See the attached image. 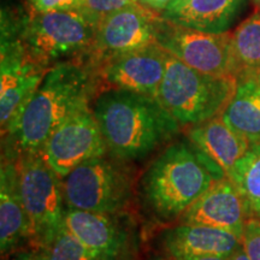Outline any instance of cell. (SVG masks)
I'll return each mask as SVG.
<instances>
[{
	"label": "cell",
	"instance_id": "6da1fadb",
	"mask_svg": "<svg viewBox=\"0 0 260 260\" xmlns=\"http://www.w3.org/2000/svg\"><path fill=\"white\" fill-rule=\"evenodd\" d=\"M96 86L93 71L82 61H63L51 67L14 128L3 138L5 153L17 157L41 152L58 125L90 104Z\"/></svg>",
	"mask_w": 260,
	"mask_h": 260
},
{
	"label": "cell",
	"instance_id": "7a4b0ae2",
	"mask_svg": "<svg viewBox=\"0 0 260 260\" xmlns=\"http://www.w3.org/2000/svg\"><path fill=\"white\" fill-rule=\"evenodd\" d=\"M92 110L109 154L125 162L148 157L181 129L155 98L129 90L105 88Z\"/></svg>",
	"mask_w": 260,
	"mask_h": 260
},
{
	"label": "cell",
	"instance_id": "3957f363",
	"mask_svg": "<svg viewBox=\"0 0 260 260\" xmlns=\"http://www.w3.org/2000/svg\"><path fill=\"white\" fill-rule=\"evenodd\" d=\"M225 174L188 141L168 146L142 175L141 198L158 219H180L214 182Z\"/></svg>",
	"mask_w": 260,
	"mask_h": 260
},
{
	"label": "cell",
	"instance_id": "277c9868",
	"mask_svg": "<svg viewBox=\"0 0 260 260\" xmlns=\"http://www.w3.org/2000/svg\"><path fill=\"white\" fill-rule=\"evenodd\" d=\"M236 87L234 76L201 73L169 54L155 99L181 128H189L220 115Z\"/></svg>",
	"mask_w": 260,
	"mask_h": 260
},
{
	"label": "cell",
	"instance_id": "5b68a950",
	"mask_svg": "<svg viewBox=\"0 0 260 260\" xmlns=\"http://www.w3.org/2000/svg\"><path fill=\"white\" fill-rule=\"evenodd\" d=\"M98 23L80 10L24 14L19 37L28 53L45 68L82 61L92 48Z\"/></svg>",
	"mask_w": 260,
	"mask_h": 260
},
{
	"label": "cell",
	"instance_id": "8992f818",
	"mask_svg": "<svg viewBox=\"0 0 260 260\" xmlns=\"http://www.w3.org/2000/svg\"><path fill=\"white\" fill-rule=\"evenodd\" d=\"M23 15L2 11L0 50V125L8 135L40 86L47 68L28 53L19 37Z\"/></svg>",
	"mask_w": 260,
	"mask_h": 260
},
{
	"label": "cell",
	"instance_id": "52a82bcc",
	"mask_svg": "<svg viewBox=\"0 0 260 260\" xmlns=\"http://www.w3.org/2000/svg\"><path fill=\"white\" fill-rule=\"evenodd\" d=\"M61 181L67 207L98 213H119L128 206L134 190L125 161L109 153L82 162Z\"/></svg>",
	"mask_w": 260,
	"mask_h": 260
},
{
	"label": "cell",
	"instance_id": "ba28073f",
	"mask_svg": "<svg viewBox=\"0 0 260 260\" xmlns=\"http://www.w3.org/2000/svg\"><path fill=\"white\" fill-rule=\"evenodd\" d=\"M19 184L32 228V242L45 248L64 228L63 181L40 152L17 155Z\"/></svg>",
	"mask_w": 260,
	"mask_h": 260
},
{
	"label": "cell",
	"instance_id": "9c48e42d",
	"mask_svg": "<svg viewBox=\"0 0 260 260\" xmlns=\"http://www.w3.org/2000/svg\"><path fill=\"white\" fill-rule=\"evenodd\" d=\"M161 15L139 3L126 6L99 22L92 48L83 63L93 71L112 58L157 42Z\"/></svg>",
	"mask_w": 260,
	"mask_h": 260
},
{
	"label": "cell",
	"instance_id": "30bf717a",
	"mask_svg": "<svg viewBox=\"0 0 260 260\" xmlns=\"http://www.w3.org/2000/svg\"><path fill=\"white\" fill-rule=\"evenodd\" d=\"M157 42L169 54L195 70L216 76H234L232 32L201 31L161 17Z\"/></svg>",
	"mask_w": 260,
	"mask_h": 260
},
{
	"label": "cell",
	"instance_id": "8fae6325",
	"mask_svg": "<svg viewBox=\"0 0 260 260\" xmlns=\"http://www.w3.org/2000/svg\"><path fill=\"white\" fill-rule=\"evenodd\" d=\"M40 153L60 178L82 162L109 153L92 105L82 106L58 125Z\"/></svg>",
	"mask_w": 260,
	"mask_h": 260
},
{
	"label": "cell",
	"instance_id": "7c38bea8",
	"mask_svg": "<svg viewBox=\"0 0 260 260\" xmlns=\"http://www.w3.org/2000/svg\"><path fill=\"white\" fill-rule=\"evenodd\" d=\"M169 53L158 42L115 57L94 73L96 84L157 98Z\"/></svg>",
	"mask_w": 260,
	"mask_h": 260
},
{
	"label": "cell",
	"instance_id": "4fadbf2b",
	"mask_svg": "<svg viewBox=\"0 0 260 260\" xmlns=\"http://www.w3.org/2000/svg\"><path fill=\"white\" fill-rule=\"evenodd\" d=\"M249 218L248 210L235 184L223 178L211 186L180 217L181 223L206 225L233 233L240 240Z\"/></svg>",
	"mask_w": 260,
	"mask_h": 260
},
{
	"label": "cell",
	"instance_id": "5bb4252c",
	"mask_svg": "<svg viewBox=\"0 0 260 260\" xmlns=\"http://www.w3.org/2000/svg\"><path fill=\"white\" fill-rule=\"evenodd\" d=\"M32 241V228L19 184L17 157L4 154L0 168V249L2 254L16 251Z\"/></svg>",
	"mask_w": 260,
	"mask_h": 260
},
{
	"label": "cell",
	"instance_id": "9a60e30c",
	"mask_svg": "<svg viewBox=\"0 0 260 260\" xmlns=\"http://www.w3.org/2000/svg\"><path fill=\"white\" fill-rule=\"evenodd\" d=\"M165 252L175 260H193L201 256L229 258L241 247V240L218 228L181 223L161 234Z\"/></svg>",
	"mask_w": 260,
	"mask_h": 260
},
{
	"label": "cell",
	"instance_id": "2e32d148",
	"mask_svg": "<svg viewBox=\"0 0 260 260\" xmlns=\"http://www.w3.org/2000/svg\"><path fill=\"white\" fill-rule=\"evenodd\" d=\"M113 214L67 207L64 228L98 260H117L126 246V233Z\"/></svg>",
	"mask_w": 260,
	"mask_h": 260
},
{
	"label": "cell",
	"instance_id": "e0dca14e",
	"mask_svg": "<svg viewBox=\"0 0 260 260\" xmlns=\"http://www.w3.org/2000/svg\"><path fill=\"white\" fill-rule=\"evenodd\" d=\"M186 139L226 177L251 146L223 121L220 115L189 126Z\"/></svg>",
	"mask_w": 260,
	"mask_h": 260
},
{
	"label": "cell",
	"instance_id": "ac0fdd59",
	"mask_svg": "<svg viewBox=\"0 0 260 260\" xmlns=\"http://www.w3.org/2000/svg\"><path fill=\"white\" fill-rule=\"evenodd\" d=\"M245 0H182L161 14L167 21L182 27L207 32H226Z\"/></svg>",
	"mask_w": 260,
	"mask_h": 260
},
{
	"label": "cell",
	"instance_id": "d6986e66",
	"mask_svg": "<svg viewBox=\"0 0 260 260\" xmlns=\"http://www.w3.org/2000/svg\"><path fill=\"white\" fill-rule=\"evenodd\" d=\"M220 117L249 145L260 142V81L256 77L237 81L235 93Z\"/></svg>",
	"mask_w": 260,
	"mask_h": 260
},
{
	"label": "cell",
	"instance_id": "ffe728a7",
	"mask_svg": "<svg viewBox=\"0 0 260 260\" xmlns=\"http://www.w3.org/2000/svg\"><path fill=\"white\" fill-rule=\"evenodd\" d=\"M233 75L239 81L256 77L260 71V10L232 32Z\"/></svg>",
	"mask_w": 260,
	"mask_h": 260
},
{
	"label": "cell",
	"instance_id": "44dd1931",
	"mask_svg": "<svg viewBox=\"0 0 260 260\" xmlns=\"http://www.w3.org/2000/svg\"><path fill=\"white\" fill-rule=\"evenodd\" d=\"M228 178L242 195L249 217L260 218V142L249 146Z\"/></svg>",
	"mask_w": 260,
	"mask_h": 260
},
{
	"label": "cell",
	"instance_id": "7402d4cb",
	"mask_svg": "<svg viewBox=\"0 0 260 260\" xmlns=\"http://www.w3.org/2000/svg\"><path fill=\"white\" fill-rule=\"evenodd\" d=\"M42 249L45 260H98L65 228L58 233L50 245Z\"/></svg>",
	"mask_w": 260,
	"mask_h": 260
},
{
	"label": "cell",
	"instance_id": "603a6c76",
	"mask_svg": "<svg viewBox=\"0 0 260 260\" xmlns=\"http://www.w3.org/2000/svg\"><path fill=\"white\" fill-rule=\"evenodd\" d=\"M134 3H136V0H80L77 10L84 12L99 24V22L107 16L115 14Z\"/></svg>",
	"mask_w": 260,
	"mask_h": 260
},
{
	"label": "cell",
	"instance_id": "cb8c5ba5",
	"mask_svg": "<svg viewBox=\"0 0 260 260\" xmlns=\"http://www.w3.org/2000/svg\"><path fill=\"white\" fill-rule=\"evenodd\" d=\"M241 245L249 260H260V218L249 217L243 229Z\"/></svg>",
	"mask_w": 260,
	"mask_h": 260
},
{
	"label": "cell",
	"instance_id": "d4e9b609",
	"mask_svg": "<svg viewBox=\"0 0 260 260\" xmlns=\"http://www.w3.org/2000/svg\"><path fill=\"white\" fill-rule=\"evenodd\" d=\"M80 0H27L29 14H44L51 11L77 10Z\"/></svg>",
	"mask_w": 260,
	"mask_h": 260
},
{
	"label": "cell",
	"instance_id": "484cf974",
	"mask_svg": "<svg viewBox=\"0 0 260 260\" xmlns=\"http://www.w3.org/2000/svg\"><path fill=\"white\" fill-rule=\"evenodd\" d=\"M136 3L161 15L174 3V0H136Z\"/></svg>",
	"mask_w": 260,
	"mask_h": 260
},
{
	"label": "cell",
	"instance_id": "4316f807",
	"mask_svg": "<svg viewBox=\"0 0 260 260\" xmlns=\"http://www.w3.org/2000/svg\"><path fill=\"white\" fill-rule=\"evenodd\" d=\"M12 260H45V253L44 249L35 248L31 251H22Z\"/></svg>",
	"mask_w": 260,
	"mask_h": 260
},
{
	"label": "cell",
	"instance_id": "83f0119b",
	"mask_svg": "<svg viewBox=\"0 0 260 260\" xmlns=\"http://www.w3.org/2000/svg\"><path fill=\"white\" fill-rule=\"evenodd\" d=\"M229 260H249V259L245 253V251H243V248L241 246L236 252H234L233 254L229 256Z\"/></svg>",
	"mask_w": 260,
	"mask_h": 260
},
{
	"label": "cell",
	"instance_id": "f1b7e54d",
	"mask_svg": "<svg viewBox=\"0 0 260 260\" xmlns=\"http://www.w3.org/2000/svg\"><path fill=\"white\" fill-rule=\"evenodd\" d=\"M193 260H229V258L225 256H217V255H210V256H201V258H197Z\"/></svg>",
	"mask_w": 260,
	"mask_h": 260
},
{
	"label": "cell",
	"instance_id": "f546056e",
	"mask_svg": "<svg viewBox=\"0 0 260 260\" xmlns=\"http://www.w3.org/2000/svg\"><path fill=\"white\" fill-rule=\"evenodd\" d=\"M253 2H254V4L260 9V0H253Z\"/></svg>",
	"mask_w": 260,
	"mask_h": 260
},
{
	"label": "cell",
	"instance_id": "4dcf8cb0",
	"mask_svg": "<svg viewBox=\"0 0 260 260\" xmlns=\"http://www.w3.org/2000/svg\"><path fill=\"white\" fill-rule=\"evenodd\" d=\"M180 2H182V0H174V3H172V4H177V3H180Z\"/></svg>",
	"mask_w": 260,
	"mask_h": 260
},
{
	"label": "cell",
	"instance_id": "1f68e13d",
	"mask_svg": "<svg viewBox=\"0 0 260 260\" xmlns=\"http://www.w3.org/2000/svg\"><path fill=\"white\" fill-rule=\"evenodd\" d=\"M256 79H258V80L260 81V71H259V74H258V75H256Z\"/></svg>",
	"mask_w": 260,
	"mask_h": 260
},
{
	"label": "cell",
	"instance_id": "d6a6232c",
	"mask_svg": "<svg viewBox=\"0 0 260 260\" xmlns=\"http://www.w3.org/2000/svg\"><path fill=\"white\" fill-rule=\"evenodd\" d=\"M157 260H175V259H162V258H160V259H157Z\"/></svg>",
	"mask_w": 260,
	"mask_h": 260
}]
</instances>
